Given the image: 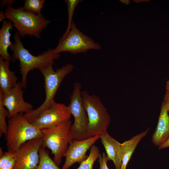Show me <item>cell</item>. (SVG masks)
<instances>
[{"mask_svg": "<svg viewBox=\"0 0 169 169\" xmlns=\"http://www.w3.org/2000/svg\"><path fill=\"white\" fill-rule=\"evenodd\" d=\"M169 136V115L167 104L163 101L157 124L152 136V142L158 147L164 142Z\"/></svg>", "mask_w": 169, "mask_h": 169, "instance_id": "4fadbf2b", "label": "cell"}, {"mask_svg": "<svg viewBox=\"0 0 169 169\" xmlns=\"http://www.w3.org/2000/svg\"><path fill=\"white\" fill-rule=\"evenodd\" d=\"M5 135L8 151L14 152L27 141L43 137L41 130L27 120L22 113L8 118Z\"/></svg>", "mask_w": 169, "mask_h": 169, "instance_id": "3957f363", "label": "cell"}, {"mask_svg": "<svg viewBox=\"0 0 169 169\" xmlns=\"http://www.w3.org/2000/svg\"><path fill=\"white\" fill-rule=\"evenodd\" d=\"M81 95L88 120V137L100 136L107 132L110 118L100 98L95 95L89 94L85 90L82 91Z\"/></svg>", "mask_w": 169, "mask_h": 169, "instance_id": "277c9868", "label": "cell"}, {"mask_svg": "<svg viewBox=\"0 0 169 169\" xmlns=\"http://www.w3.org/2000/svg\"><path fill=\"white\" fill-rule=\"evenodd\" d=\"M163 101L167 104L169 115V91H166Z\"/></svg>", "mask_w": 169, "mask_h": 169, "instance_id": "83f0119b", "label": "cell"}, {"mask_svg": "<svg viewBox=\"0 0 169 169\" xmlns=\"http://www.w3.org/2000/svg\"><path fill=\"white\" fill-rule=\"evenodd\" d=\"M13 26L10 20H4L0 29V55L4 60L10 61L12 57L8 52V49L11 45L10 30L13 28Z\"/></svg>", "mask_w": 169, "mask_h": 169, "instance_id": "e0dca14e", "label": "cell"}, {"mask_svg": "<svg viewBox=\"0 0 169 169\" xmlns=\"http://www.w3.org/2000/svg\"><path fill=\"white\" fill-rule=\"evenodd\" d=\"M168 147H169V136L164 142L158 147V149L161 150Z\"/></svg>", "mask_w": 169, "mask_h": 169, "instance_id": "4316f807", "label": "cell"}, {"mask_svg": "<svg viewBox=\"0 0 169 169\" xmlns=\"http://www.w3.org/2000/svg\"><path fill=\"white\" fill-rule=\"evenodd\" d=\"M16 156L5 164L0 169H13L16 163Z\"/></svg>", "mask_w": 169, "mask_h": 169, "instance_id": "d4e9b609", "label": "cell"}, {"mask_svg": "<svg viewBox=\"0 0 169 169\" xmlns=\"http://www.w3.org/2000/svg\"><path fill=\"white\" fill-rule=\"evenodd\" d=\"M42 138L28 141L16 152V161L13 169H36L39 161V150Z\"/></svg>", "mask_w": 169, "mask_h": 169, "instance_id": "30bf717a", "label": "cell"}, {"mask_svg": "<svg viewBox=\"0 0 169 169\" xmlns=\"http://www.w3.org/2000/svg\"><path fill=\"white\" fill-rule=\"evenodd\" d=\"M100 138V136H97L83 140H73L64 155L65 160L62 169H68L74 164H80L86 159L87 151Z\"/></svg>", "mask_w": 169, "mask_h": 169, "instance_id": "7c38bea8", "label": "cell"}, {"mask_svg": "<svg viewBox=\"0 0 169 169\" xmlns=\"http://www.w3.org/2000/svg\"><path fill=\"white\" fill-rule=\"evenodd\" d=\"M100 155L98 147L92 145L90 147L89 155L81 162L79 166L76 169H93L94 163Z\"/></svg>", "mask_w": 169, "mask_h": 169, "instance_id": "d6986e66", "label": "cell"}, {"mask_svg": "<svg viewBox=\"0 0 169 169\" xmlns=\"http://www.w3.org/2000/svg\"><path fill=\"white\" fill-rule=\"evenodd\" d=\"M20 35L18 32L14 34V43L12 42L9 49L13 53L12 60L13 62L18 60L20 62V71L22 75L20 82L23 89L27 87V77L29 72L35 69L39 70L54 63V60L60 57L59 54L56 53L54 49H50L44 52L38 56L31 54L25 49L20 39Z\"/></svg>", "mask_w": 169, "mask_h": 169, "instance_id": "6da1fadb", "label": "cell"}, {"mask_svg": "<svg viewBox=\"0 0 169 169\" xmlns=\"http://www.w3.org/2000/svg\"><path fill=\"white\" fill-rule=\"evenodd\" d=\"M16 156V152L8 151L0 156V168Z\"/></svg>", "mask_w": 169, "mask_h": 169, "instance_id": "603a6c76", "label": "cell"}, {"mask_svg": "<svg viewBox=\"0 0 169 169\" xmlns=\"http://www.w3.org/2000/svg\"><path fill=\"white\" fill-rule=\"evenodd\" d=\"M98 161L100 164V169H109L107 162L108 161L105 153L103 152L98 158Z\"/></svg>", "mask_w": 169, "mask_h": 169, "instance_id": "cb8c5ba5", "label": "cell"}, {"mask_svg": "<svg viewBox=\"0 0 169 169\" xmlns=\"http://www.w3.org/2000/svg\"><path fill=\"white\" fill-rule=\"evenodd\" d=\"M81 87L79 83L74 84L73 90L70 96V102L68 105L71 115L74 118V123L71 127V131L73 140H76L88 138L87 131L88 120L82 102Z\"/></svg>", "mask_w": 169, "mask_h": 169, "instance_id": "ba28073f", "label": "cell"}, {"mask_svg": "<svg viewBox=\"0 0 169 169\" xmlns=\"http://www.w3.org/2000/svg\"><path fill=\"white\" fill-rule=\"evenodd\" d=\"M101 48L99 44L84 34L73 21L69 32L65 36L61 37L54 50L59 54L63 52H69L75 54L85 53L90 49L100 50Z\"/></svg>", "mask_w": 169, "mask_h": 169, "instance_id": "52a82bcc", "label": "cell"}, {"mask_svg": "<svg viewBox=\"0 0 169 169\" xmlns=\"http://www.w3.org/2000/svg\"><path fill=\"white\" fill-rule=\"evenodd\" d=\"M5 18L10 20L21 37L26 35L39 38L40 34L51 22L41 14L37 15L21 9L8 7L4 12Z\"/></svg>", "mask_w": 169, "mask_h": 169, "instance_id": "5b68a950", "label": "cell"}, {"mask_svg": "<svg viewBox=\"0 0 169 169\" xmlns=\"http://www.w3.org/2000/svg\"><path fill=\"white\" fill-rule=\"evenodd\" d=\"M70 120L41 130L43 135L42 146L50 149L53 160L59 166L70 142L73 140Z\"/></svg>", "mask_w": 169, "mask_h": 169, "instance_id": "8992f818", "label": "cell"}, {"mask_svg": "<svg viewBox=\"0 0 169 169\" xmlns=\"http://www.w3.org/2000/svg\"><path fill=\"white\" fill-rule=\"evenodd\" d=\"M45 2V0H25L23 6L19 8L24 11L40 15Z\"/></svg>", "mask_w": 169, "mask_h": 169, "instance_id": "ffe728a7", "label": "cell"}, {"mask_svg": "<svg viewBox=\"0 0 169 169\" xmlns=\"http://www.w3.org/2000/svg\"><path fill=\"white\" fill-rule=\"evenodd\" d=\"M10 61L0 57V90L4 93L17 84L18 78L9 69Z\"/></svg>", "mask_w": 169, "mask_h": 169, "instance_id": "9a60e30c", "label": "cell"}, {"mask_svg": "<svg viewBox=\"0 0 169 169\" xmlns=\"http://www.w3.org/2000/svg\"><path fill=\"white\" fill-rule=\"evenodd\" d=\"M150 128L134 136L122 143L121 169H126L127 165L138 145L147 134Z\"/></svg>", "mask_w": 169, "mask_h": 169, "instance_id": "2e32d148", "label": "cell"}, {"mask_svg": "<svg viewBox=\"0 0 169 169\" xmlns=\"http://www.w3.org/2000/svg\"><path fill=\"white\" fill-rule=\"evenodd\" d=\"M71 115L68 106L54 101L31 123L41 130L70 120Z\"/></svg>", "mask_w": 169, "mask_h": 169, "instance_id": "9c48e42d", "label": "cell"}, {"mask_svg": "<svg viewBox=\"0 0 169 169\" xmlns=\"http://www.w3.org/2000/svg\"><path fill=\"white\" fill-rule=\"evenodd\" d=\"M65 1L67 4L68 20L67 29L63 36L66 35L69 32L73 21L72 18L75 8L79 3L82 2L81 0H65Z\"/></svg>", "mask_w": 169, "mask_h": 169, "instance_id": "44dd1931", "label": "cell"}, {"mask_svg": "<svg viewBox=\"0 0 169 169\" xmlns=\"http://www.w3.org/2000/svg\"><path fill=\"white\" fill-rule=\"evenodd\" d=\"M16 1L13 0H4L1 1V4L3 6H7L8 7H12L15 3Z\"/></svg>", "mask_w": 169, "mask_h": 169, "instance_id": "484cf974", "label": "cell"}, {"mask_svg": "<svg viewBox=\"0 0 169 169\" xmlns=\"http://www.w3.org/2000/svg\"><path fill=\"white\" fill-rule=\"evenodd\" d=\"M8 112L3 105L2 99L0 97V135L6 134L8 127L6 118L8 117Z\"/></svg>", "mask_w": 169, "mask_h": 169, "instance_id": "7402d4cb", "label": "cell"}, {"mask_svg": "<svg viewBox=\"0 0 169 169\" xmlns=\"http://www.w3.org/2000/svg\"><path fill=\"white\" fill-rule=\"evenodd\" d=\"M165 89L166 91H169V79L166 82Z\"/></svg>", "mask_w": 169, "mask_h": 169, "instance_id": "f1b7e54d", "label": "cell"}, {"mask_svg": "<svg viewBox=\"0 0 169 169\" xmlns=\"http://www.w3.org/2000/svg\"><path fill=\"white\" fill-rule=\"evenodd\" d=\"M53 64L51 63L39 70L44 79L45 98L37 108L23 114L25 118L30 123L55 101L54 97L61 83L64 78L72 71L73 68V65L67 64L54 71Z\"/></svg>", "mask_w": 169, "mask_h": 169, "instance_id": "7a4b0ae2", "label": "cell"}, {"mask_svg": "<svg viewBox=\"0 0 169 169\" xmlns=\"http://www.w3.org/2000/svg\"><path fill=\"white\" fill-rule=\"evenodd\" d=\"M120 2L121 3H123L125 5H128L130 3V1L129 0H120Z\"/></svg>", "mask_w": 169, "mask_h": 169, "instance_id": "f546056e", "label": "cell"}, {"mask_svg": "<svg viewBox=\"0 0 169 169\" xmlns=\"http://www.w3.org/2000/svg\"><path fill=\"white\" fill-rule=\"evenodd\" d=\"M23 89L21 82H19L14 88L4 93L0 90V97L3 105L8 111V118L33 110L32 105L24 100Z\"/></svg>", "mask_w": 169, "mask_h": 169, "instance_id": "8fae6325", "label": "cell"}, {"mask_svg": "<svg viewBox=\"0 0 169 169\" xmlns=\"http://www.w3.org/2000/svg\"><path fill=\"white\" fill-rule=\"evenodd\" d=\"M100 137L106 152L108 161H112L115 169H121L122 143L111 137L107 132Z\"/></svg>", "mask_w": 169, "mask_h": 169, "instance_id": "5bb4252c", "label": "cell"}, {"mask_svg": "<svg viewBox=\"0 0 169 169\" xmlns=\"http://www.w3.org/2000/svg\"><path fill=\"white\" fill-rule=\"evenodd\" d=\"M45 148L42 146L39 149V161L36 169H61L50 158Z\"/></svg>", "mask_w": 169, "mask_h": 169, "instance_id": "ac0fdd59", "label": "cell"}]
</instances>
